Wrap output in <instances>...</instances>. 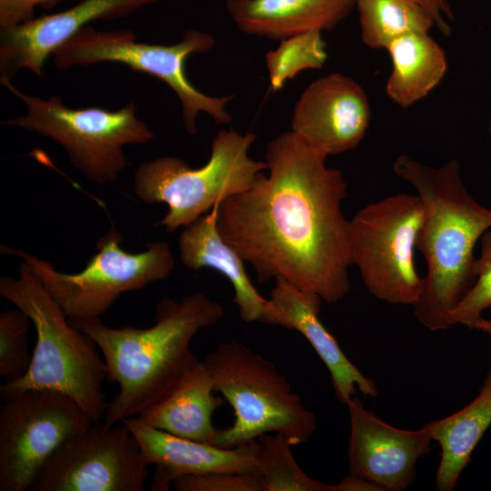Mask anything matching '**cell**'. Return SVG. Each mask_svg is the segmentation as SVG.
I'll use <instances>...</instances> for the list:
<instances>
[{
  "label": "cell",
  "mask_w": 491,
  "mask_h": 491,
  "mask_svg": "<svg viewBox=\"0 0 491 491\" xmlns=\"http://www.w3.org/2000/svg\"><path fill=\"white\" fill-rule=\"evenodd\" d=\"M356 0H226L225 8L244 34L282 40L336 26Z\"/></svg>",
  "instance_id": "obj_19"
},
{
  "label": "cell",
  "mask_w": 491,
  "mask_h": 491,
  "mask_svg": "<svg viewBox=\"0 0 491 491\" xmlns=\"http://www.w3.org/2000/svg\"><path fill=\"white\" fill-rule=\"evenodd\" d=\"M421 5L433 18L435 26L444 35L451 34L447 19H454L449 0H412Z\"/></svg>",
  "instance_id": "obj_30"
},
{
  "label": "cell",
  "mask_w": 491,
  "mask_h": 491,
  "mask_svg": "<svg viewBox=\"0 0 491 491\" xmlns=\"http://www.w3.org/2000/svg\"><path fill=\"white\" fill-rule=\"evenodd\" d=\"M147 466L123 422H95L49 457L29 491H143Z\"/></svg>",
  "instance_id": "obj_12"
},
{
  "label": "cell",
  "mask_w": 491,
  "mask_h": 491,
  "mask_svg": "<svg viewBox=\"0 0 491 491\" xmlns=\"http://www.w3.org/2000/svg\"><path fill=\"white\" fill-rule=\"evenodd\" d=\"M327 59L322 31L313 30L280 40L266 54V66L272 92L281 90L288 80L305 70L323 67Z\"/></svg>",
  "instance_id": "obj_25"
},
{
  "label": "cell",
  "mask_w": 491,
  "mask_h": 491,
  "mask_svg": "<svg viewBox=\"0 0 491 491\" xmlns=\"http://www.w3.org/2000/svg\"><path fill=\"white\" fill-rule=\"evenodd\" d=\"M176 491H264L258 472L215 471L177 477Z\"/></svg>",
  "instance_id": "obj_28"
},
{
  "label": "cell",
  "mask_w": 491,
  "mask_h": 491,
  "mask_svg": "<svg viewBox=\"0 0 491 491\" xmlns=\"http://www.w3.org/2000/svg\"><path fill=\"white\" fill-rule=\"evenodd\" d=\"M371 120L362 86L339 73L312 82L296 101L291 130L326 156L356 147Z\"/></svg>",
  "instance_id": "obj_14"
},
{
  "label": "cell",
  "mask_w": 491,
  "mask_h": 491,
  "mask_svg": "<svg viewBox=\"0 0 491 491\" xmlns=\"http://www.w3.org/2000/svg\"><path fill=\"white\" fill-rule=\"evenodd\" d=\"M326 158L293 130L280 134L266 145L268 174L221 203L217 226L259 283L283 279L334 303L350 291L353 264L346 183Z\"/></svg>",
  "instance_id": "obj_1"
},
{
  "label": "cell",
  "mask_w": 491,
  "mask_h": 491,
  "mask_svg": "<svg viewBox=\"0 0 491 491\" xmlns=\"http://www.w3.org/2000/svg\"><path fill=\"white\" fill-rule=\"evenodd\" d=\"M224 314L220 303L196 292L181 301L162 297L155 306V322L147 328H114L100 317L69 318L95 342L107 379L118 385L103 422L112 426L137 416L167 395L195 356L190 349L194 336L216 325Z\"/></svg>",
  "instance_id": "obj_2"
},
{
  "label": "cell",
  "mask_w": 491,
  "mask_h": 491,
  "mask_svg": "<svg viewBox=\"0 0 491 491\" xmlns=\"http://www.w3.org/2000/svg\"><path fill=\"white\" fill-rule=\"evenodd\" d=\"M18 273L17 278H0V295L31 318L36 344L27 372L1 386L2 399L30 389L54 390L74 399L94 423L103 421L107 367L95 342L72 326L27 263L22 261Z\"/></svg>",
  "instance_id": "obj_4"
},
{
  "label": "cell",
  "mask_w": 491,
  "mask_h": 491,
  "mask_svg": "<svg viewBox=\"0 0 491 491\" xmlns=\"http://www.w3.org/2000/svg\"><path fill=\"white\" fill-rule=\"evenodd\" d=\"M55 0H0V28L12 26L34 18L38 5Z\"/></svg>",
  "instance_id": "obj_29"
},
{
  "label": "cell",
  "mask_w": 491,
  "mask_h": 491,
  "mask_svg": "<svg viewBox=\"0 0 491 491\" xmlns=\"http://www.w3.org/2000/svg\"><path fill=\"white\" fill-rule=\"evenodd\" d=\"M214 36L196 29L187 30L173 45L138 42L129 30L102 31L90 25L54 53V64L61 70L97 63H118L155 76L166 84L179 98L183 124L187 133H196L199 113L209 115L218 125L231 123L226 108L233 95L211 96L197 89L185 73L187 58L206 53L215 45Z\"/></svg>",
  "instance_id": "obj_8"
},
{
  "label": "cell",
  "mask_w": 491,
  "mask_h": 491,
  "mask_svg": "<svg viewBox=\"0 0 491 491\" xmlns=\"http://www.w3.org/2000/svg\"><path fill=\"white\" fill-rule=\"evenodd\" d=\"M292 446L278 433L263 434L256 439V462L264 491H335V485L316 480L303 471Z\"/></svg>",
  "instance_id": "obj_24"
},
{
  "label": "cell",
  "mask_w": 491,
  "mask_h": 491,
  "mask_svg": "<svg viewBox=\"0 0 491 491\" xmlns=\"http://www.w3.org/2000/svg\"><path fill=\"white\" fill-rule=\"evenodd\" d=\"M31 324V318L17 307L0 313V376L5 382L19 379L30 366L28 330Z\"/></svg>",
  "instance_id": "obj_26"
},
{
  "label": "cell",
  "mask_w": 491,
  "mask_h": 491,
  "mask_svg": "<svg viewBox=\"0 0 491 491\" xmlns=\"http://www.w3.org/2000/svg\"><path fill=\"white\" fill-rule=\"evenodd\" d=\"M335 491H381L380 488L363 478L348 475L338 484L335 485Z\"/></svg>",
  "instance_id": "obj_31"
},
{
  "label": "cell",
  "mask_w": 491,
  "mask_h": 491,
  "mask_svg": "<svg viewBox=\"0 0 491 491\" xmlns=\"http://www.w3.org/2000/svg\"><path fill=\"white\" fill-rule=\"evenodd\" d=\"M221 204L201 215L180 233L178 250L183 265L197 271L210 268L224 276L233 286V301L240 318L261 322L267 298L261 296L250 281L241 256L222 237L217 226Z\"/></svg>",
  "instance_id": "obj_18"
},
{
  "label": "cell",
  "mask_w": 491,
  "mask_h": 491,
  "mask_svg": "<svg viewBox=\"0 0 491 491\" xmlns=\"http://www.w3.org/2000/svg\"><path fill=\"white\" fill-rule=\"evenodd\" d=\"M475 329H477L488 336H491V320L482 318L480 321L477 322Z\"/></svg>",
  "instance_id": "obj_32"
},
{
  "label": "cell",
  "mask_w": 491,
  "mask_h": 491,
  "mask_svg": "<svg viewBox=\"0 0 491 491\" xmlns=\"http://www.w3.org/2000/svg\"><path fill=\"white\" fill-rule=\"evenodd\" d=\"M0 408V491H29L49 457L94 422L70 396L30 389Z\"/></svg>",
  "instance_id": "obj_11"
},
{
  "label": "cell",
  "mask_w": 491,
  "mask_h": 491,
  "mask_svg": "<svg viewBox=\"0 0 491 491\" xmlns=\"http://www.w3.org/2000/svg\"><path fill=\"white\" fill-rule=\"evenodd\" d=\"M275 282L261 322L296 330L309 342L327 367L339 402L346 404L357 391L366 396L376 397V383L348 359L335 336L321 322L319 314L323 300L283 279H275Z\"/></svg>",
  "instance_id": "obj_16"
},
{
  "label": "cell",
  "mask_w": 491,
  "mask_h": 491,
  "mask_svg": "<svg viewBox=\"0 0 491 491\" xmlns=\"http://www.w3.org/2000/svg\"><path fill=\"white\" fill-rule=\"evenodd\" d=\"M256 138L252 132L220 130L215 135L209 160L192 168L176 156H159L142 162L134 175V190L145 203H165V215L155 224L172 233L208 213L226 198L247 190L265 161L249 156Z\"/></svg>",
  "instance_id": "obj_6"
},
{
  "label": "cell",
  "mask_w": 491,
  "mask_h": 491,
  "mask_svg": "<svg viewBox=\"0 0 491 491\" xmlns=\"http://www.w3.org/2000/svg\"><path fill=\"white\" fill-rule=\"evenodd\" d=\"M488 132L491 135V117H490V121H489V125H488Z\"/></svg>",
  "instance_id": "obj_33"
},
{
  "label": "cell",
  "mask_w": 491,
  "mask_h": 491,
  "mask_svg": "<svg viewBox=\"0 0 491 491\" xmlns=\"http://www.w3.org/2000/svg\"><path fill=\"white\" fill-rule=\"evenodd\" d=\"M424 207L416 194L400 193L370 203L350 220L352 264L375 297L414 306L424 277L416 266Z\"/></svg>",
  "instance_id": "obj_10"
},
{
  "label": "cell",
  "mask_w": 491,
  "mask_h": 491,
  "mask_svg": "<svg viewBox=\"0 0 491 491\" xmlns=\"http://www.w3.org/2000/svg\"><path fill=\"white\" fill-rule=\"evenodd\" d=\"M350 417L349 474L376 485L381 491H403L416 480V465L431 450L428 429L393 426L353 396L347 403Z\"/></svg>",
  "instance_id": "obj_13"
},
{
  "label": "cell",
  "mask_w": 491,
  "mask_h": 491,
  "mask_svg": "<svg viewBox=\"0 0 491 491\" xmlns=\"http://www.w3.org/2000/svg\"><path fill=\"white\" fill-rule=\"evenodd\" d=\"M386 50L391 57L392 70L386 91L401 107L413 105L426 97L446 74V53L428 33L401 36Z\"/></svg>",
  "instance_id": "obj_22"
},
{
  "label": "cell",
  "mask_w": 491,
  "mask_h": 491,
  "mask_svg": "<svg viewBox=\"0 0 491 491\" xmlns=\"http://www.w3.org/2000/svg\"><path fill=\"white\" fill-rule=\"evenodd\" d=\"M441 448L437 491L453 490L476 446L491 426V369L476 396L457 412L424 425Z\"/></svg>",
  "instance_id": "obj_21"
},
{
  "label": "cell",
  "mask_w": 491,
  "mask_h": 491,
  "mask_svg": "<svg viewBox=\"0 0 491 491\" xmlns=\"http://www.w3.org/2000/svg\"><path fill=\"white\" fill-rule=\"evenodd\" d=\"M204 362L215 392L229 403L235 417L230 426L217 430L213 445L232 448L266 433L281 434L292 446L311 438L315 415L274 363L235 340L218 345Z\"/></svg>",
  "instance_id": "obj_5"
},
{
  "label": "cell",
  "mask_w": 491,
  "mask_h": 491,
  "mask_svg": "<svg viewBox=\"0 0 491 491\" xmlns=\"http://www.w3.org/2000/svg\"><path fill=\"white\" fill-rule=\"evenodd\" d=\"M213 392L210 372L195 356L168 394L137 417L174 436L213 445L218 429L212 416L224 403Z\"/></svg>",
  "instance_id": "obj_20"
},
{
  "label": "cell",
  "mask_w": 491,
  "mask_h": 491,
  "mask_svg": "<svg viewBox=\"0 0 491 491\" xmlns=\"http://www.w3.org/2000/svg\"><path fill=\"white\" fill-rule=\"evenodd\" d=\"M393 170L415 188L424 207L416 249L425 256L426 273L414 315L426 329L445 330L476 281L474 249L491 229V209L470 195L456 159L432 167L401 155Z\"/></svg>",
  "instance_id": "obj_3"
},
{
  "label": "cell",
  "mask_w": 491,
  "mask_h": 491,
  "mask_svg": "<svg viewBox=\"0 0 491 491\" xmlns=\"http://www.w3.org/2000/svg\"><path fill=\"white\" fill-rule=\"evenodd\" d=\"M481 251L475 261L476 281L449 315V326L461 325L475 329L483 312L491 307V229L480 238Z\"/></svg>",
  "instance_id": "obj_27"
},
{
  "label": "cell",
  "mask_w": 491,
  "mask_h": 491,
  "mask_svg": "<svg viewBox=\"0 0 491 491\" xmlns=\"http://www.w3.org/2000/svg\"><path fill=\"white\" fill-rule=\"evenodd\" d=\"M122 422L136 439L147 465L155 466L152 490H168L175 479L184 476L215 471L257 472L256 439L224 448L174 436L146 425L137 416Z\"/></svg>",
  "instance_id": "obj_17"
},
{
  "label": "cell",
  "mask_w": 491,
  "mask_h": 491,
  "mask_svg": "<svg viewBox=\"0 0 491 491\" xmlns=\"http://www.w3.org/2000/svg\"><path fill=\"white\" fill-rule=\"evenodd\" d=\"M25 105V114L3 122L46 136L65 150L77 171L99 185L117 180L128 165L124 146L146 144L154 132L136 115L133 101L117 110L101 107L74 109L59 95L47 99L30 95L17 89L12 81H2Z\"/></svg>",
  "instance_id": "obj_7"
},
{
  "label": "cell",
  "mask_w": 491,
  "mask_h": 491,
  "mask_svg": "<svg viewBox=\"0 0 491 491\" xmlns=\"http://www.w3.org/2000/svg\"><path fill=\"white\" fill-rule=\"evenodd\" d=\"M361 38L373 49H386L396 39L428 33L435 25L431 15L412 0H356Z\"/></svg>",
  "instance_id": "obj_23"
},
{
  "label": "cell",
  "mask_w": 491,
  "mask_h": 491,
  "mask_svg": "<svg viewBox=\"0 0 491 491\" xmlns=\"http://www.w3.org/2000/svg\"><path fill=\"white\" fill-rule=\"evenodd\" d=\"M157 0H82L62 12L0 28V82L26 68L43 76L45 60L83 27L126 16Z\"/></svg>",
  "instance_id": "obj_15"
},
{
  "label": "cell",
  "mask_w": 491,
  "mask_h": 491,
  "mask_svg": "<svg viewBox=\"0 0 491 491\" xmlns=\"http://www.w3.org/2000/svg\"><path fill=\"white\" fill-rule=\"evenodd\" d=\"M121 241V233L111 225L99 238L96 253L75 274L59 272L21 248L2 245L1 253L27 263L68 318L87 319L101 317L123 293L165 279L174 269L175 258L165 241L148 243L136 254L125 251Z\"/></svg>",
  "instance_id": "obj_9"
}]
</instances>
